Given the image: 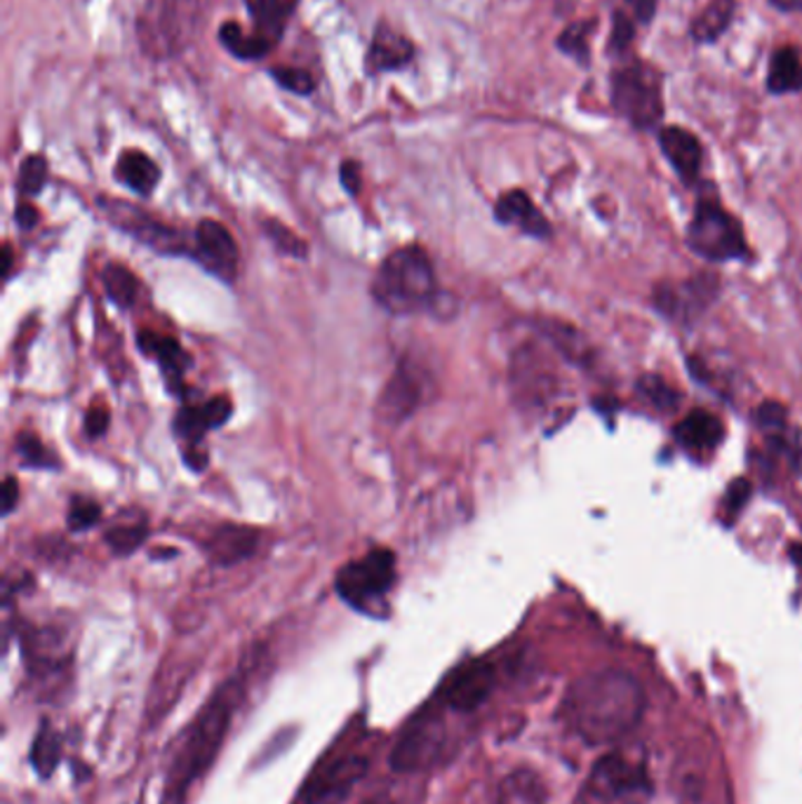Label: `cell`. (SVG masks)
<instances>
[{
  "label": "cell",
  "mask_w": 802,
  "mask_h": 804,
  "mask_svg": "<svg viewBox=\"0 0 802 804\" xmlns=\"http://www.w3.org/2000/svg\"><path fill=\"white\" fill-rule=\"evenodd\" d=\"M647 706L637 679L624 671L584 675L565 696V717L588 746H610L641 725Z\"/></svg>",
  "instance_id": "1"
},
{
  "label": "cell",
  "mask_w": 802,
  "mask_h": 804,
  "mask_svg": "<svg viewBox=\"0 0 802 804\" xmlns=\"http://www.w3.org/2000/svg\"><path fill=\"white\" fill-rule=\"evenodd\" d=\"M245 687H248V673H234L184 729L181 744L170 762L162 804H184L194 783L210 772L231 729Z\"/></svg>",
  "instance_id": "2"
},
{
  "label": "cell",
  "mask_w": 802,
  "mask_h": 804,
  "mask_svg": "<svg viewBox=\"0 0 802 804\" xmlns=\"http://www.w3.org/2000/svg\"><path fill=\"white\" fill-rule=\"evenodd\" d=\"M373 297L394 316H413L434 308L438 280L434 264L419 245L390 252L373 280Z\"/></svg>",
  "instance_id": "3"
},
{
  "label": "cell",
  "mask_w": 802,
  "mask_h": 804,
  "mask_svg": "<svg viewBox=\"0 0 802 804\" xmlns=\"http://www.w3.org/2000/svg\"><path fill=\"white\" fill-rule=\"evenodd\" d=\"M396 584V555L388 548H375L360 560L344 565L337 574V595L358 612H373Z\"/></svg>",
  "instance_id": "4"
},
{
  "label": "cell",
  "mask_w": 802,
  "mask_h": 804,
  "mask_svg": "<svg viewBox=\"0 0 802 804\" xmlns=\"http://www.w3.org/2000/svg\"><path fill=\"white\" fill-rule=\"evenodd\" d=\"M612 101L616 111L631 120L635 128H654L664 116L662 76L652 67L635 61V64L614 73Z\"/></svg>",
  "instance_id": "5"
},
{
  "label": "cell",
  "mask_w": 802,
  "mask_h": 804,
  "mask_svg": "<svg viewBox=\"0 0 802 804\" xmlns=\"http://www.w3.org/2000/svg\"><path fill=\"white\" fill-rule=\"evenodd\" d=\"M687 245L709 261H732L746 255L742 226L715 202H699L687 229Z\"/></svg>",
  "instance_id": "6"
},
{
  "label": "cell",
  "mask_w": 802,
  "mask_h": 804,
  "mask_svg": "<svg viewBox=\"0 0 802 804\" xmlns=\"http://www.w3.org/2000/svg\"><path fill=\"white\" fill-rule=\"evenodd\" d=\"M369 772V757L360 751L335 753L308 774L299 800L301 804H341Z\"/></svg>",
  "instance_id": "7"
},
{
  "label": "cell",
  "mask_w": 802,
  "mask_h": 804,
  "mask_svg": "<svg viewBox=\"0 0 802 804\" xmlns=\"http://www.w3.org/2000/svg\"><path fill=\"white\" fill-rule=\"evenodd\" d=\"M445 725L440 713L422 711L400 732L394 751L388 755V765L394 772L413 774L434 767L445 751Z\"/></svg>",
  "instance_id": "8"
},
{
  "label": "cell",
  "mask_w": 802,
  "mask_h": 804,
  "mask_svg": "<svg viewBox=\"0 0 802 804\" xmlns=\"http://www.w3.org/2000/svg\"><path fill=\"white\" fill-rule=\"evenodd\" d=\"M497 685V668L485 658H473L452 671L438 689V704L455 713H473Z\"/></svg>",
  "instance_id": "9"
},
{
  "label": "cell",
  "mask_w": 802,
  "mask_h": 804,
  "mask_svg": "<svg viewBox=\"0 0 802 804\" xmlns=\"http://www.w3.org/2000/svg\"><path fill=\"white\" fill-rule=\"evenodd\" d=\"M588 791L605 802L612 800H641L652 793L645 770L635 767L622 755H603L593 765Z\"/></svg>",
  "instance_id": "10"
},
{
  "label": "cell",
  "mask_w": 802,
  "mask_h": 804,
  "mask_svg": "<svg viewBox=\"0 0 802 804\" xmlns=\"http://www.w3.org/2000/svg\"><path fill=\"white\" fill-rule=\"evenodd\" d=\"M717 295V280L696 276L683 282H664L656 287L654 304L660 311L677 322L694 320Z\"/></svg>",
  "instance_id": "11"
},
{
  "label": "cell",
  "mask_w": 802,
  "mask_h": 804,
  "mask_svg": "<svg viewBox=\"0 0 802 804\" xmlns=\"http://www.w3.org/2000/svg\"><path fill=\"white\" fill-rule=\"evenodd\" d=\"M194 257L208 268L210 274H217L224 280H231L238 268V245L226 226L219 221L205 219L196 229V247Z\"/></svg>",
  "instance_id": "12"
},
{
  "label": "cell",
  "mask_w": 802,
  "mask_h": 804,
  "mask_svg": "<svg viewBox=\"0 0 802 804\" xmlns=\"http://www.w3.org/2000/svg\"><path fill=\"white\" fill-rule=\"evenodd\" d=\"M109 215L116 219L120 229H126L132 238H137L141 245L151 247L158 255H189V245L179 236V231L170 229V226L160 224L156 219H149L139 210L120 212L118 202H109Z\"/></svg>",
  "instance_id": "13"
},
{
  "label": "cell",
  "mask_w": 802,
  "mask_h": 804,
  "mask_svg": "<svg viewBox=\"0 0 802 804\" xmlns=\"http://www.w3.org/2000/svg\"><path fill=\"white\" fill-rule=\"evenodd\" d=\"M422 396H424V384L419 379V373L409 363H400L394 379L388 381L379 400L382 403L379 411L388 421H403L417 409Z\"/></svg>",
  "instance_id": "14"
},
{
  "label": "cell",
  "mask_w": 802,
  "mask_h": 804,
  "mask_svg": "<svg viewBox=\"0 0 802 804\" xmlns=\"http://www.w3.org/2000/svg\"><path fill=\"white\" fill-rule=\"evenodd\" d=\"M495 217L506 226H518L523 234L534 238H546L551 234V224L525 191L504 193L495 205Z\"/></svg>",
  "instance_id": "15"
},
{
  "label": "cell",
  "mask_w": 802,
  "mask_h": 804,
  "mask_svg": "<svg viewBox=\"0 0 802 804\" xmlns=\"http://www.w3.org/2000/svg\"><path fill=\"white\" fill-rule=\"evenodd\" d=\"M413 57H415V46L409 43L405 36L390 31L388 27H379L367 52V71L369 73L396 71L409 64Z\"/></svg>",
  "instance_id": "16"
},
{
  "label": "cell",
  "mask_w": 802,
  "mask_h": 804,
  "mask_svg": "<svg viewBox=\"0 0 802 804\" xmlns=\"http://www.w3.org/2000/svg\"><path fill=\"white\" fill-rule=\"evenodd\" d=\"M664 156L671 160V165L675 168V172L681 175L685 181H694L699 177V170H702V143L699 139L683 130V128H664L660 135Z\"/></svg>",
  "instance_id": "17"
},
{
  "label": "cell",
  "mask_w": 802,
  "mask_h": 804,
  "mask_svg": "<svg viewBox=\"0 0 802 804\" xmlns=\"http://www.w3.org/2000/svg\"><path fill=\"white\" fill-rule=\"evenodd\" d=\"M257 544H259L257 532L240 525H221L210 536L208 553L212 563L217 565H236L245 558H250Z\"/></svg>",
  "instance_id": "18"
},
{
  "label": "cell",
  "mask_w": 802,
  "mask_h": 804,
  "mask_svg": "<svg viewBox=\"0 0 802 804\" xmlns=\"http://www.w3.org/2000/svg\"><path fill=\"white\" fill-rule=\"evenodd\" d=\"M139 348L160 365L162 375H166V379H168V386L172 390H179V386L184 381V373H187V367H189V356L184 354L181 346L166 335L141 332Z\"/></svg>",
  "instance_id": "19"
},
{
  "label": "cell",
  "mask_w": 802,
  "mask_h": 804,
  "mask_svg": "<svg viewBox=\"0 0 802 804\" xmlns=\"http://www.w3.org/2000/svg\"><path fill=\"white\" fill-rule=\"evenodd\" d=\"M725 428L720 419L706 409H694L675 426V438L692 451H711L723 443Z\"/></svg>",
  "instance_id": "20"
},
{
  "label": "cell",
  "mask_w": 802,
  "mask_h": 804,
  "mask_svg": "<svg viewBox=\"0 0 802 804\" xmlns=\"http://www.w3.org/2000/svg\"><path fill=\"white\" fill-rule=\"evenodd\" d=\"M116 175L118 179L126 183L128 189H132L139 196H149L154 193V189L158 187L160 181V170L158 165L141 151H126L118 158L116 165Z\"/></svg>",
  "instance_id": "21"
},
{
  "label": "cell",
  "mask_w": 802,
  "mask_h": 804,
  "mask_svg": "<svg viewBox=\"0 0 802 804\" xmlns=\"http://www.w3.org/2000/svg\"><path fill=\"white\" fill-rule=\"evenodd\" d=\"M299 0H248V10L259 36L276 40L283 36L287 19L297 8Z\"/></svg>",
  "instance_id": "22"
},
{
  "label": "cell",
  "mask_w": 802,
  "mask_h": 804,
  "mask_svg": "<svg viewBox=\"0 0 802 804\" xmlns=\"http://www.w3.org/2000/svg\"><path fill=\"white\" fill-rule=\"evenodd\" d=\"M768 86L776 95L802 90V59L795 48H781L774 52Z\"/></svg>",
  "instance_id": "23"
},
{
  "label": "cell",
  "mask_w": 802,
  "mask_h": 804,
  "mask_svg": "<svg viewBox=\"0 0 802 804\" xmlns=\"http://www.w3.org/2000/svg\"><path fill=\"white\" fill-rule=\"evenodd\" d=\"M734 14V0H713V3L694 19L692 24V38L696 43H713L720 38Z\"/></svg>",
  "instance_id": "24"
},
{
  "label": "cell",
  "mask_w": 802,
  "mask_h": 804,
  "mask_svg": "<svg viewBox=\"0 0 802 804\" xmlns=\"http://www.w3.org/2000/svg\"><path fill=\"white\" fill-rule=\"evenodd\" d=\"M219 38H221L224 48L238 59H259L266 52H271V48L276 46L274 40H269L266 36H259V33L245 36L242 29L236 22H226L219 29Z\"/></svg>",
  "instance_id": "25"
},
{
  "label": "cell",
  "mask_w": 802,
  "mask_h": 804,
  "mask_svg": "<svg viewBox=\"0 0 802 804\" xmlns=\"http://www.w3.org/2000/svg\"><path fill=\"white\" fill-rule=\"evenodd\" d=\"M105 285H107L109 297L120 308H130L135 304L137 292H139V282L126 266H118V264L109 266L105 271Z\"/></svg>",
  "instance_id": "26"
},
{
  "label": "cell",
  "mask_w": 802,
  "mask_h": 804,
  "mask_svg": "<svg viewBox=\"0 0 802 804\" xmlns=\"http://www.w3.org/2000/svg\"><path fill=\"white\" fill-rule=\"evenodd\" d=\"M31 762L40 776H50V772L59 762V736L55 729H50L48 723L43 725V729L38 732V736L33 741Z\"/></svg>",
  "instance_id": "27"
},
{
  "label": "cell",
  "mask_w": 802,
  "mask_h": 804,
  "mask_svg": "<svg viewBox=\"0 0 802 804\" xmlns=\"http://www.w3.org/2000/svg\"><path fill=\"white\" fill-rule=\"evenodd\" d=\"M147 523H126V525H116L107 532V544L116 555H128L132 550H137L143 539H147Z\"/></svg>",
  "instance_id": "28"
},
{
  "label": "cell",
  "mask_w": 802,
  "mask_h": 804,
  "mask_svg": "<svg viewBox=\"0 0 802 804\" xmlns=\"http://www.w3.org/2000/svg\"><path fill=\"white\" fill-rule=\"evenodd\" d=\"M48 181V160L43 156H29L19 168V193L38 196Z\"/></svg>",
  "instance_id": "29"
},
{
  "label": "cell",
  "mask_w": 802,
  "mask_h": 804,
  "mask_svg": "<svg viewBox=\"0 0 802 804\" xmlns=\"http://www.w3.org/2000/svg\"><path fill=\"white\" fill-rule=\"evenodd\" d=\"M261 229L266 234V238H269L276 250L283 252V255H290V257H306V242L299 240L287 226H283L280 221L276 219H264L261 221Z\"/></svg>",
  "instance_id": "30"
},
{
  "label": "cell",
  "mask_w": 802,
  "mask_h": 804,
  "mask_svg": "<svg viewBox=\"0 0 802 804\" xmlns=\"http://www.w3.org/2000/svg\"><path fill=\"white\" fill-rule=\"evenodd\" d=\"M17 451L22 457V464L29 468H55L57 461L52 457V451L40 443V438L31 436V433H22L17 438Z\"/></svg>",
  "instance_id": "31"
},
{
  "label": "cell",
  "mask_w": 802,
  "mask_h": 804,
  "mask_svg": "<svg viewBox=\"0 0 802 804\" xmlns=\"http://www.w3.org/2000/svg\"><path fill=\"white\" fill-rule=\"evenodd\" d=\"M641 394L647 398V403H652L654 407H660L664 411L675 409L677 400H681V398H677L675 390L664 379L654 377V375L641 379Z\"/></svg>",
  "instance_id": "32"
},
{
  "label": "cell",
  "mask_w": 802,
  "mask_h": 804,
  "mask_svg": "<svg viewBox=\"0 0 802 804\" xmlns=\"http://www.w3.org/2000/svg\"><path fill=\"white\" fill-rule=\"evenodd\" d=\"M99 518H101V508H99L97 502L83 499V497H76V499L71 502L67 523H69V529L78 534V532H86V529L95 527V525L99 523Z\"/></svg>",
  "instance_id": "33"
},
{
  "label": "cell",
  "mask_w": 802,
  "mask_h": 804,
  "mask_svg": "<svg viewBox=\"0 0 802 804\" xmlns=\"http://www.w3.org/2000/svg\"><path fill=\"white\" fill-rule=\"evenodd\" d=\"M271 76L276 82L285 90H290L295 95H311L316 90V80L314 76L304 71V69H293V67H276L271 69Z\"/></svg>",
  "instance_id": "34"
},
{
  "label": "cell",
  "mask_w": 802,
  "mask_h": 804,
  "mask_svg": "<svg viewBox=\"0 0 802 804\" xmlns=\"http://www.w3.org/2000/svg\"><path fill=\"white\" fill-rule=\"evenodd\" d=\"M593 27H595V22H574L558 38V48L565 50L572 57L586 59V54H588V31Z\"/></svg>",
  "instance_id": "35"
},
{
  "label": "cell",
  "mask_w": 802,
  "mask_h": 804,
  "mask_svg": "<svg viewBox=\"0 0 802 804\" xmlns=\"http://www.w3.org/2000/svg\"><path fill=\"white\" fill-rule=\"evenodd\" d=\"M749 497H751V483H749L746 478H739V480H734V483L727 487V494H725V513L730 515V518H734V515L746 506Z\"/></svg>",
  "instance_id": "36"
},
{
  "label": "cell",
  "mask_w": 802,
  "mask_h": 804,
  "mask_svg": "<svg viewBox=\"0 0 802 804\" xmlns=\"http://www.w3.org/2000/svg\"><path fill=\"white\" fill-rule=\"evenodd\" d=\"M631 40H633V22H631V19H628L626 14L616 12L610 48H612L614 52H622V50H626V48L631 46Z\"/></svg>",
  "instance_id": "37"
},
{
  "label": "cell",
  "mask_w": 802,
  "mask_h": 804,
  "mask_svg": "<svg viewBox=\"0 0 802 804\" xmlns=\"http://www.w3.org/2000/svg\"><path fill=\"white\" fill-rule=\"evenodd\" d=\"M231 411H234L231 400L224 398V396H217L208 405H205V415H208V421H210L212 428H219V426H224L226 421H229Z\"/></svg>",
  "instance_id": "38"
},
{
  "label": "cell",
  "mask_w": 802,
  "mask_h": 804,
  "mask_svg": "<svg viewBox=\"0 0 802 804\" xmlns=\"http://www.w3.org/2000/svg\"><path fill=\"white\" fill-rule=\"evenodd\" d=\"M107 428H109V409L101 405H92L86 417V433L90 438H99L105 436Z\"/></svg>",
  "instance_id": "39"
},
{
  "label": "cell",
  "mask_w": 802,
  "mask_h": 804,
  "mask_svg": "<svg viewBox=\"0 0 802 804\" xmlns=\"http://www.w3.org/2000/svg\"><path fill=\"white\" fill-rule=\"evenodd\" d=\"M784 417H786V411L779 403H765L758 409V424L763 428H774V430L784 428Z\"/></svg>",
  "instance_id": "40"
},
{
  "label": "cell",
  "mask_w": 802,
  "mask_h": 804,
  "mask_svg": "<svg viewBox=\"0 0 802 804\" xmlns=\"http://www.w3.org/2000/svg\"><path fill=\"white\" fill-rule=\"evenodd\" d=\"M339 177H341V183H344V189H346L348 193H352V196H358V193H360L363 179H360V165H358V162L346 160V162L341 165Z\"/></svg>",
  "instance_id": "41"
},
{
  "label": "cell",
  "mask_w": 802,
  "mask_h": 804,
  "mask_svg": "<svg viewBox=\"0 0 802 804\" xmlns=\"http://www.w3.org/2000/svg\"><path fill=\"white\" fill-rule=\"evenodd\" d=\"M656 6H660V0H628V8L637 22H650L656 12Z\"/></svg>",
  "instance_id": "42"
},
{
  "label": "cell",
  "mask_w": 802,
  "mask_h": 804,
  "mask_svg": "<svg viewBox=\"0 0 802 804\" xmlns=\"http://www.w3.org/2000/svg\"><path fill=\"white\" fill-rule=\"evenodd\" d=\"M36 221H38V210L31 208L29 202L19 205V208H17V224H19V229L29 231V229H33Z\"/></svg>",
  "instance_id": "43"
},
{
  "label": "cell",
  "mask_w": 802,
  "mask_h": 804,
  "mask_svg": "<svg viewBox=\"0 0 802 804\" xmlns=\"http://www.w3.org/2000/svg\"><path fill=\"white\" fill-rule=\"evenodd\" d=\"M17 497H19V487H17L14 478H8V480H6V485H3V499H6V504H3V513H6V515H10V513H12V508L17 506Z\"/></svg>",
  "instance_id": "44"
},
{
  "label": "cell",
  "mask_w": 802,
  "mask_h": 804,
  "mask_svg": "<svg viewBox=\"0 0 802 804\" xmlns=\"http://www.w3.org/2000/svg\"><path fill=\"white\" fill-rule=\"evenodd\" d=\"M360 804H398L394 797H390L388 793H375V795H369V797H365Z\"/></svg>",
  "instance_id": "45"
},
{
  "label": "cell",
  "mask_w": 802,
  "mask_h": 804,
  "mask_svg": "<svg viewBox=\"0 0 802 804\" xmlns=\"http://www.w3.org/2000/svg\"><path fill=\"white\" fill-rule=\"evenodd\" d=\"M772 6L779 8V10L793 12V10H800V8H802V0H772Z\"/></svg>",
  "instance_id": "46"
},
{
  "label": "cell",
  "mask_w": 802,
  "mask_h": 804,
  "mask_svg": "<svg viewBox=\"0 0 802 804\" xmlns=\"http://www.w3.org/2000/svg\"><path fill=\"white\" fill-rule=\"evenodd\" d=\"M10 266H12V250H10V245H8V247H6V264H3L6 276L10 274Z\"/></svg>",
  "instance_id": "47"
}]
</instances>
